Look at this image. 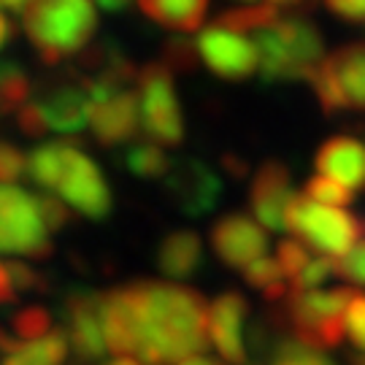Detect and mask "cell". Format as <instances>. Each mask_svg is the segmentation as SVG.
I'll list each match as a JSON object with an SVG mask.
<instances>
[{
  "label": "cell",
  "mask_w": 365,
  "mask_h": 365,
  "mask_svg": "<svg viewBox=\"0 0 365 365\" xmlns=\"http://www.w3.org/2000/svg\"><path fill=\"white\" fill-rule=\"evenodd\" d=\"M138 314V357L144 365H179L211 344V303L197 289L170 282L128 284Z\"/></svg>",
  "instance_id": "6da1fadb"
},
{
  "label": "cell",
  "mask_w": 365,
  "mask_h": 365,
  "mask_svg": "<svg viewBox=\"0 0 365 365\" xmlns=\"http://www.w3.org/2000/svg\"><path fill=\"white\" fill-rule=\"evenodd\" d=\"M22 25L43 66H57L87 52L98 30L92 0H30Z\"/></svg>",
  "instance_id": "7a4b0ae2"
},
{
  "label": "cell",
  "mask_w": 365,
  "mask_h": 365,
  "mask_svg": "<svg viewBox=\"0 0 365 365\" xmlns=\"http://www.w3.org/2000/svg\"><path fill=\"white\" fill-rule=\"evenodd\" d=\"M260 54V73L265 81H300L325 60V41L319 27L300 16H279L274 25L252 36Z\"/></svg>",
  "instance_id": "3957f363"
},
{
  "label": "cell",
  "mask_w": 365,
  "mask_h": 365,
  "mask_svg": "<svg viewBox=\"0 0 365 365\" xmlns=\"http://www.w3.org/2000/svg\"><path fill=\"white\" fill-rule=\"evenodd\" d=\"M352 298V287L289 292V298L282 306H284L292 339L319 354L325 349H339L346 336L344 317H346Z\"/></svg>",
  "instance_id": "277c9868"
},
{
  "label": "cell",
  "mask_w": 365,
  "mask_h": 365,
  "mask_svg": "<svg viewBox=\"0 0 365 365\" xmlns=\"http://www.w3.org/2000/svg\"><path fill=\"white\" fill-rule=\"evenodd\" d=\"M287 230L292 238H300L319 255L341 260L365 238V217L319 206L306 195H295L287 209Z\"/></svg>",
  "instance_id": "5b68a950"
},
{
  "label": "cell",
  "mask_w": 365,
  "mask_h": 365,
  "mask_svg": "<svg viewBox=\"0 0 365 365\" xmlns=\"http://www.w3.org/2000/svg\"><path fill=\"white\" fill-rule=\"evenodd\" d=\"M309 84L327 117L339 111H365V41L344 43L325 54Z\"/></svg>",
  "instance_id": "8992f818"
},
{
  "label": "cell",
  "mask_w": 365,
  "mask_h": 365,
  "mask_svg": "<svg viewBox=\"0 0 365 365\" xmlns=\"http://www.w3.org/2000/svg\"><path fill=\"white\" fill-rule=\"evenodd\" d=\"M138 103H141V130L149 144L179 146L184 141L182 106L173 90V73L163 60L138 68Z\"/></svg>",
  "instance_id": "52a82bcc"
},
{
  "label": "cell",
  "mask_w": 365,
  "mask_h": 365,
  "mask_svg": "<svg viewBox=\"0 0 365 365\" xmlns=\"http://www.w3.org/2000/svg\"><path fill=\"white\" fill-rule=\"evenodd\" d=\"M0 252L38 262L49 260L54 252L36 195H27L14 184H0Z\"/></svg>",
  "instance_id": "ba28073f"
},
{
  "label": "cell",
  "mask_w": 365,
  "mask_h": 365,
  "mask_svg": "<svg viewBox=\"0 0 365 365\" xmlns=\"http://www.w3.org/2000/svg\"><path fill=\"white\" fill-rule=\"evenodd\" d=\"M54 190L60 192V200L66 203L68 209L84 214L87 220L101 222L114 209L111 187L106 182L103 170L76 146H71L63 176H60Z\"/></svg>",
  "instance_id": "9c48e42d"
},
{
  "label": "cell",
  "mask_w": 365,
  "mask_h": 365,
  "mask_svg": "<svg viewBox=\"0 0 365 365\" xmlns=\"http://www.w3.org/2000/svg\"><path fill=\"white\" fill-rule=\"evenodd\" d=\"M165 195L187 217H203L220 203L225 184L214 170L195 157H179L170 163L168 176L163 179Z\"/></svg>",
  "instance_id": "30bf717a"
},
{
  "label": "cell",
  "mask_w": 365,
  "mask_h": 365,
  "mask_svg": "<svg viewBox=\"0 0 365 365\" xmlns=\"http://www.w3.org/2000/svg\"><path fill=\"white\" fill-rule=\"evenodd\" d=\"M197 54L209 66L214 76L227 81H244L255 71H260V54L257 46L233 30H225L220 25H206L197 33Z\"/></svg>",
  "instance_id": "8fae6325"
},
{
  "label": "cell",
  "mask_w": 365,
  "mask_h": 365,
  "mask_svg": "<svg viewBox=\"0 0 365 365\" xmlns=\"http://www.w3.org/2000/svg\"><path fill=\"white\" fill-rule=\"evenodd\" d=\"M209 238L214 252H217V257L225 265L241 268V271L249 268L252 262L262 260L268 247H271L268 230L255 217L241 214V211L220 217V220L214 222Z\"/></svg>",
  "instance_id": "7c38bea8"
},
{
  "label": "cell",
  "mask_w": 365,
  "mask_h": 365,
  "mask_svg": "<svg viewBox=\"0 0 365 365\" xmlns=\"http://www.w3.org/2000/svg\"><path fill=\"white\" fill-rule=\"evenodd\" d=\"M292 197L295 192L287 165L279 160L262 163L249 187V206L255 220L268 230H287V209Z\"/></svg>",
  "instance_id": "4fadbf2b"
},
{
  "label": "cell",
  "mask_w": 365,
  "mask_h": 365,
  "mask_svg": "<svg viewBox=\"0 0 365 365\" xmlns=\"http://www.w3.org/2000/svg\"><path fill=\"white\" fill-rule=\"evenodd\" d=\"M249 314V300L241 292H222L211 300L209 309V339L220 352L222 363L247 365L249 352L244 341V322Z\"/></svg>",
  "instance_id": "5bb4252c"
},
{
  "label": "cell",
  "mask_w": 365,
  "mask_h": 365,
  "mask_svg": "<svg viewBox=\"0 0 365 365\" xmlns=\"http://www.w3.org/2000/svg\"><path fill=\"white\" fill-rule=\"evenodd\" d=\"M66 336L81 363H95L106 354L103 325H101V292L73 289L66 298Z\"/></svg>",
  "instance_id": "9a60e30c"
},
{
  "label": "cell",
  "mask_w": 365,
  "mask_h": 365,
  "mask_svg": "<svg viewBox=\"0 0 365 365\" xmlns=\"http://www.w3.org/2000/svg\"><path fill=\"white\" fill-rule=\"evenodd\" d=\"M36 103L46 119V128L54 133H63V135H73V133L84 130L92 119V98L84 87V78L54 84V87L41 92Z\"/></svg>",
  "instance_id": "2e32d148"
},
{
  "label": "cell",
  "mask_w": 365,
  "mask_h": 365,
  "mask_svg": "<svg viewBox=\"0 0 365 365\" xmlns=\"http://www.w3.org/2000/svg\"><path fill=\"white\" fill-rule=\"evenodd\" d=\"M101 325H103L106 349L111 354L138 352V314L128 284L101 292Z\"/></svg>",
  "instance_id": "e0dca14e"
},
{
  "label": "cell",
  "mask_w": 365,
  "mask_h": 365,
  "mask_svg": "<svg viewBox=\"0 0 365 365\" xmlns=\"http://www.w3.org/2000/svg\"><path fill=\"white\" fill-rule=\"evenodd\" d=\"M90 128L95 133V141L101 146H117L130 141L141 130V103L138 90H125L114 95L106 103L92 106Z\"/></svg>",
  "instance_id": "ac0fdd59"
},
{
  "label": "cell",
  "mask_w": 365,
  "mask_h": 365,
  "mask_svg": "<svg viewBox=\"0 0 365 365\" xmlns=\"http://www.w3.org/2000/svg\"><path fill=\"white\" fill-rule=\"evenodd\" d=\"M314 168L319 176L344 184L346 190H365V144L352 135L327 138L314 155Z\"/></svg>",
  "instance_id": "d6986e66"
},
{
  "label": "cell",
  "mask_w": 365,
  "mask_h": 365,
  "mask_svg": "<svg viewBox=\"0 0 365 365\" xmlns=\"http://www.w3.org/2000/svg\"><path fill=\"white\" fill-rule=\"evenodd\" d=\"M157 265L170 279H192L203 265V241L192 230H173L157 249Z\"/></svg>",
  "instance_id": "ffe728a7"
},
{
  "label": "cell",
  "mask_w": 365,
  "mask_h": 365,
  "mask_svg": "<svg viewBox=\"0 0 365 365\" xmlns=\"http://www.w3.org/2000/svg\"><path fill=\"white\" fill-rule=\"evenodd\" d=\"M211 0H138V9L157 25L176 30V33H197Z\"/></svg>",
  "instance_id": "44dd1931"
},
{
  "label": "cell",
  "mask_w": 365,
  "mask_h": 365,
  "mask_svg": "<svg viewBox=\"0 0 365 365\" xmlns=\"http://www.w3.org/2000/svg\"><path fill=\"white\" fill-rule=\"evenodd\" d=\"M68 344L71 341H68L66 330L54 327L49 336L22 344L14 354L3 357L0 365H63L68 357Z\"/></svg>",
  "instance_id": "7402d4cb"
},
{
  "label": "cell",
  "mask_w": 365,
  "mask_h": 365,
  "mask_svg": "<svg viewBox=\"0 0 365 365\" xmlns=\"http://www.w3.org/2000/svg\"><path fill=\"white\" fill-rule=\"evenodd\" d=\"M68 152H71V144H66V141H52V144L36 146L27 155V176L38 187H43L46 192H52L57 182H60V176H63Z\"/></svg>",
  "instance_id": "603a6c76"
},
{
  "label": "cell",
  "mask_w": 365,
  "mask_h": 365,
  "mask_svg": "<svg viewBox=\"0 0 365 365\" xmlns=\"http://www.w3.org/2000/svg\"><path fill=\"white\" fill-rule=\"evenodd\" d=\"M279 19V9L268 6V3H247V6H235L222 11L214 25L233 30L238 36H257L260 30H265L268 25H274Z\"/></svg>",
  "instance_id": "cb8c5ba5"
},
{
  "label": "cell",
  "mask_w": 365,
  "mask_h": 365,
  "mask_svg": "<svg viewBox=\"0 0 365 365\" xmlns=\"http://www.w3.org/2000/svg\"><path fill=\"white\" fill-rule=\"evenodd\" d=\"M244 282L249 287L260 289L262 298L271 306H279L289 298V284H284L287 276L279 268V262L271 260V257H262V260L252 262L249 268H244Z\"/></svg>",
  "instance_id": "d4e9b609"
},
{
  "label": "cell",
  "mask_w": 365,
  "mask_h": 365,
  "mask_svg": "<svg viewBox=\"0 0 365 365\" xmlns=\"http://www.w3.org/2000/svg\"><path fill=\"white\" fill-rule=\"evenodd\" d=\"M33 95V84L16 63H0V114H19Z\"/></svg>",
  "instance_id": "484cf974"
},
{
  "label": "cell",
  "mask_w": 365,
  "mask_h": 365,
  "mask_svg": "<svg viewBox=\"0 0 365 365\" xmlns=\"http://www.w3.org/2000/svg\"><path fill=\"white\" fill-rule=\"evenodd\" d=\"M125 168L130 176L135 179H165L170 170V160L165 152H163V146L157 144H138V146H130L128 152H125Z\"/></svg>",
  "instance_id": "4316f807"
},
{
  "label": "cell",
  "mask_w": 365,
  "mask_h": 365,
  "mask_svg": "<svg viewBox=\"0 0 365 365\" xmlns=\"http://www.w3.org/2000/svg\"><path fill=\"white\" fill-rule=\"evenodd\" d=\"M9 330H11L14 336H16V341H22V344L38 341L54 330L52 314L46 312L43 306H25V309H19V312L9 319Z\"/></svg>",
  "instance_id": "83f0119b"
},
{
  "label": "cell",
  "mask_w": 365,
  "mask_h": 365,
  "mask_svg": "<svg viewBox=\"0 0 365 365\" xmlns=\"http://www.w3.org/2000/svg\"><path fill=\"white\" fill-rule=\"evenodd\" d=\"M303 195L309 197V200H314V203H319V206H330V209H344V206H349L354 200L352 190H346L344 184L333 182L327 176H319V173L306 182Z\"/></svg>",
  "instance_id": "f1b7e54d"
},
{
  "label": "cell",
  "mask_w": 365,
  "mask_h": 365,
  "mask_svg": "<svg viewBox=\"0 0 365 365\" xmlns=\"http://www.w3.org/2000/svg\"><path fill=\"white\" fill-rule=\"evenodd\" d=\"M271 365H333L325 354L312 352L295 339H276L271 349Z\"/></svg>",
  "instance_id": "f546056e"
},
{
  "label": "cell",
  "mask_w": 365,
  "mask_h": 365,
  "mask_svg": "<svg viewBox=\"0 0 365 365\" xmlns=\"http://www.w3.org/2000/svg\"><path fill=\"white\" fill-rule=\"evenodd\" d=\"M312 247H306L300 238H284L276 249V262L289 279V284L303 274V268L312 262Z\"/></svg>",
  "instance_id": "4dcf8cb0"
},
{
  "label": "cell",
  "mask_w": 365,
  "mask_h": 365,
  "mask_svg": "<svg viewBox=\"0 0 365 365\" xmlns=\"http://www.w3.org/2000/svg\"><path fill=\"white\" fill-rule=\"evenodd\" d=\"M165 66H168L170 73H192L197 68V46L195 41H187V38H170L165 41L163 46V57H160Z\"/></svg>",
  "instance_id": "1f68e13d"
},
{
  "label": "cell",
  "mask_w": 365,
  "mask_h": 365,
  "mask_svg": "<svg viewBox=\"0 0 365 365\" xmlns=\"http://www.w3.org/2000/svg\"><path fill=\"white\" fill-rule=\"evenodd\" d=\"M330 276H336V260L319 255V257H314V260L303 268V274L289 284V292H312V289H317L319 284H325Z\"/></svg>",
  "instance_id": "d6a6232c"
},
{
  "label": "cell",
  "mask_w": 365,
  "mask_h": 365,
  "mask_svg": "<svg viewBox=\"0 0 365 365\" xmlns=\"http://www.w3.org/2000/svg\"><path fill=\"white\" fill-rule=\"evenodd\" d=\"M6 271L11 276V284L16 292H46L49 289V279L25 260L6 262Z\"/></svg>",
  "instance_id": "836d02e7"
},
{
  "label": "cell",
  "mask_w": 365,
  "mask_h": 365,
  "mask_svg": "<svg viewBox=\"0 0 365 365\" xmlns=\"http://www.w3.org/2000/svg\"><path fill=\"white\" fill-rule=\"evenodd\" d=\"M27 173V155L9 141H0V184H11Z\"/></svg>",
  "instance_id": "e575fe53"
},
{
  "label": "cell",
  "mask_w": 365,
  "mask_h": 365,
  "mask_svg": "<svg viewBox=\"0 0 365 365\" xmlns=\"http://www.w3.org/2000/svg\"><path fill=\"white\" fill-rule=\"evenodd\" d=\"M336 276H341L344 282H349L354 287H365V238L349 255L336 260Z\"/></svg>",
  "instance_id": "d590c367"
},
{
  "label": "cell",
  "mask_w": 365,
  "mask_h": 365,
  "mask_svg": "<svg viewBox=\"0 0 365 365\" xmlns=\"http://www.w3.org/2000/svg\"><path fill=\"white\" fill-rule=\"evenodd\" d=\"M36 203H38L41 220L46 222L49 233L68 227V222H71V209H68L60 197H54L52 192H41V195H36Z\"/></svg>",
  "instance_id": "8d00e7d4"
},
{
  "label": "cell",
  "mask_w": 365,
  "mask_h": 365,
  "mask_svg": "<svg viewBox=\"0 0 365 365\" xmlns=\"http://www.w3.org/2000/svg\"><path fill=\"white\" fill-rule=\"evenodd\" d=\"M344 325H346V336L352 339V344L365 354V292H354L346 317H344Z\"/></svg>",
  "instance_id": "74e56055"
},
{
  "label": "cell",
  "mask_w": 365,
  "mask_h": 365,
  "mask_svg": "<svg viewBox=\"0 0 365 365\" xmlns=\"http://www.w3.org/2000/svg\"><path fill=\"white\" fill-rule=\"evenodd\" d=\"M16 128L25 133V135H30V138H41L43 133H49L46 119H43V114H41V108L36 101H30V103L16 114Z\"/></svg>",
  "instance_id": "f35d334b"
},
{
  "label": "cell",
  "mask_w": 365,
  "mask_h": 365,
  "mask_svg": "<svg viewBox=\"0 0 365 365\" xmlns=\"http://www.w3.org/2000/svg\"><path fill=\"white\" fill-rule=\"evenodd\" d=\"M325 6L346 22H365V0H325Z\"/></svg>",
  "instance_id": "ab89813d"
},
{
  "label": "cell",
  "mask_w": 365,
  "mask_h": 365,
  "mask_svg": "<svg viewBox=\"0 0 365 365\" xmlns=\"http://www.w3.org/2000/svg\"><path fill=\"white\" fill-rule=\"evenodd\" d=\"M14 300H16V289H14L11 276L6 271V265L0 262V306H9Z\"/></svg>",
  "instance_id": "60d3db41"
},
{
  "label": "cell",
  "mask_w": 365,
  "mask_h": 365,
  "mask_svg": "<svg viewBox=\"0 0 365 365\" xmlns=\"http://www.w3.org/2000/svg\"><path fill=\"white\" fill-rule=\"evenodd\" d=\"M19 346H22V341H16V336L9 330V325H0V354L9 357V354H14Z\"/></svg>",
  "instance_id": "b9f144b4"
},
{
  "label": "cell",
  "mask_w": 365,
  "mask_h": 365,
  "mask_svg": "<svg viewBox=\"0 0 365 365\" xmlns=\"http://www.w3.org/2000/svg\"><path fill=\"white\" fill-rule=\"evenodd\" d=\"M11 36H14V27H11V22L0 14V49L6 46V41H11Z\"/></svg>",
  "instance_id": "7bdbcfd3"
},
{
  "label": "cell",
  "mask_w": 365,
  "mask_h": 365,
  "mask_svg": "<svg viewBox=\"0 0 365 365\" xmlns=\"http://www.w3.org/2000/svg\"><path fill=\"white\" fill-rule=\"evenodd\" d=\"M101 9H106V11H122L128 3H133V0H95Z\"/></svg>",
  "instance_id": "ee69618b"
},
{
  "label": "cell",
  "mask_w": 365,
  "mask_h": 365,
  "mask_svg": "<svg viewBox=\"0 0 365 365\" xmlns=\"http://www.w3.org/2000/svg\"><path fill=\"white\" fill-rule=\"evenodd\" d=\"M265 3L274 9H295V6H303L306 0H265Z\"/></svg>",
  "instance_id": "f6af8a7d"
},
{
  "label": "cell",
  "mask_w": 365,
  "mask_h": 365,
  "mask_svg": "<svg viewBox=\"0 0 365 365\" xmlns=\"http://www.w3.org/2000/svg\"><path fill=\"white\" fill-rule=\"evenodd\" d=\"M27 3H30V0H0V6H3V9H11V11H25Z\"/></svg>",
  "instance_id": "bcb514c9"
},
{
  "label": "cell",
  "mask_w": 365,
  "mask_h": 365,
  "mask_svg": "<svg viewBox=\"0 0 365 365\" xmlns=\"http://www.w3.org/2000/svg\"><path fill=\"white\" fill-rule=\"evenodd\" d=\"M108 365H138V363L130 360V357H119V360H114V363H108Z\"/></svg>",
  "instance_id": "7dc6e473"
},
{
  "label": "cell",
  "mask_w": 365,
  "mask_h": 365,
  "mask_svg": "<svg viewBox=\"0 0 365 365\" xmlns=\"http://www.w3.org/2000/svg\"><path fill=\"white\" fill-rule=\"evenodd\" d=\"M352 365H365V354H352Z\"/></svg>",
  "instance_id": "c3c4849f"
}]
</instances>
